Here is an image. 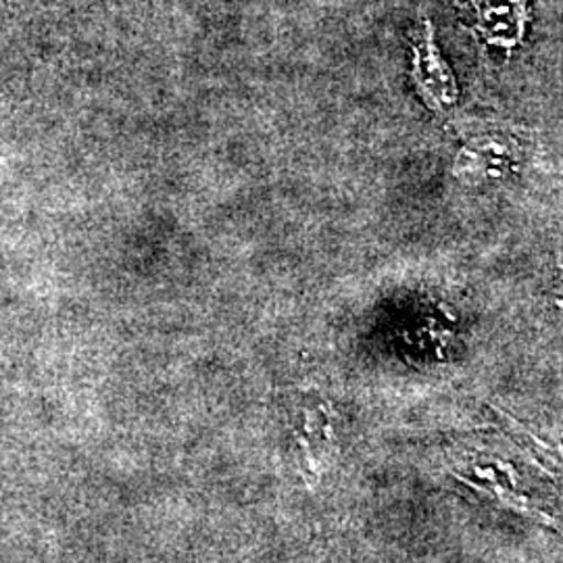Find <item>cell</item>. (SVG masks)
Segmentation results:
<instances>
[{
  "label": "cell",
  "mask_w": 563,
  "mask_h": 563,
  "mask_svg": "<svg viewBox=\"0 0 563 563\" xmlns=\"http://www.w3.org/2000/svg\"><path fill=\"white\" fill-rule=\"evenodd\" d=\"M416 51V80L422 90L423 101L434 111L457 101V84L453 80L451 69L446 67L441 53L434 44V30L430 21H423L422 30L413 44Z\"/></svg>",
  "instance_id": "1"
}]
</instances>
